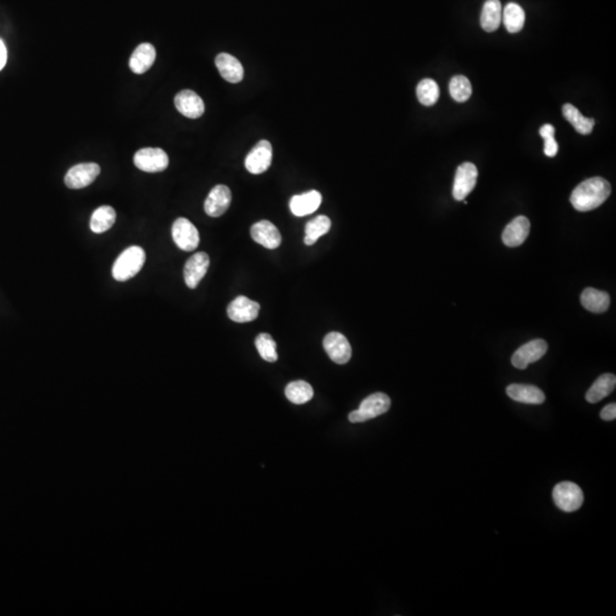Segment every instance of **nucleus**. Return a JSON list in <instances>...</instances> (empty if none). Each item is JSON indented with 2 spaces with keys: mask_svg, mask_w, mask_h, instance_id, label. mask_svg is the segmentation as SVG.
I'll return each mask as SVG.
<instances>
[{
  "mask_svg": "<svg viewBox=\"0 0 616 616\" xmlns=\"http://www.w3.org/2000/svg\"><path fill=\"white\" fill-rule=\"evenodd\" d=\"M321 203H322V196L317 191L313 190L292 196L289 205L294 216L303 217L315 212L321 205Z\"/></svg>",
  "mask_w": 616,
  "mask_h": 616,
  "instance_id": "obj_17",
  "label": "nucleus"
},
{
  "mask_svg": "<svg viewBox=\"0 0 616 616\" xmlns=\"http://www.w3.org/2000/svg\"><path fill=\"white\" fill-rule=\"evenodd\" d=\"M210 259L205 252H198L186 261L184 267V280L187 287L196 289L200 281L208 272Z\"/></svg>",
  "mask_w": 616,
  "mask_h": 616,
  "instance_id": "obj_14",
  "label": "nucleus"
},
{
  "mask_svg": "<svg viewBox=\"0 0 616 616\" xmlns=\"http://www.w3.org/2000/svg\"><path fill=\"white\" fill-rule=\"evenodd\" d=\"M215 63L221 77L224 78L226 81L231 83H238L242 81L245 70H243L241 62L236 57L227 54V53H221L216 57Z\"/></svg>",
  "mask_w": 616,
  "mask_h": 616,
  "instance_id": "obj_19",
  "label": "nucleus"
},
{
  "mask_svg": "<svg viewBox=\"0 0 616 616\" xmlns=\"http://www.w3.org/2000/svg\"><path fill=\"white\" fill-rule=\"evenodd\" d=\"M563 114L581 135H589L595 126V120L583 117L574 105L565 104L563 107Z\"/></svg>",
  "mask_w": 616,
  "mask_h": 616,
  "instance_id": "obj_27",
  "label": "nucleus"
},
{
  "mask_svg": "<svg viewBox=\"0 0 616 616\" xmlns=\"http://www.w3.org/2000/svg\"><path fill=\"white\" fill-rule=\"evenodd\" d=\"M330 228H331L330 218L324 215H320L317 217L313 218L312 221L307 223L306 227H305L306 235H305L303 242L306 245H315L316 241L321 236L328 233Z\"/></svg>",
  "mask_w": 616,
  "mask_h": 616,
  "instance_id": "obj_26",
  "label": "nucleus"
},
{
  "mask_svg": "<svg viewBox=\"0 0 616 616\" xmlns=\"http://www.w3.org/2000/svg\"><path fill=\"white\" fill-rule=\"evenodd\" d=\"M261 305L245 296L236 297L227 307V315L236 323L252 322L257 319Z\"/></svg>",
  "mask_w": 616,
  "mask_h": 616,
  "instance_id": "obj_12",
  "label": "nucleus"
},
{
  "mask_svg": "<svg viewBox=\"0 0 616 616\" xmlns=\"http://www.w3.org/2000/svg\"><path fill=\"white\" fill-rule=\"evenodd\" d=\"M390 408V396L383 392H376L363 399L360 408L350 412L348 419L353 423H365L386 413Z\"/></svg>",
  "mask_w": 616,
  "mask_h": 616,
  "instance_id": "obj_3",
  "label": "nucleus"
},
{
  "mask_svg": "<svg viewBox=\"0 0 616 616\" xmlns=\"http://www.w3.org/2000/svg\"><path fill=\"white\" fill-rule=\"evenodd\" d=\"M418 100L421 104L425 107H432L439 101V85L436 83L435 80L427 79L421 80L417 87Z\"/></svg>",
  "mask_w": 616,
  "mask_h": 616,
  "instance_id": "obj_30",
  "label": "nucleus"
},
{
  "mask_svg": "<svg viewBox=\"0 0 616 616\" xmlns=\"http://www.w3.org/2000/svg\"><path fill=\"white\" fill-rule=\"evenodd\" d=\"M254 343H256V348H257L261 359L271 363L278 361L279 356L276 352V343L271 334H258Z\"/></svg>",
  "mask_w": 616,
  "mask_h": 616,
  "instance_id": "obj_32",
  "label": "nucleus"
},
{
  "mask_svg": "<svg viewBox=\"0 0 616 616\" xmlns=\"http://www.w3.org/2000/svg\"><path fill=\"white\" fill-rule=\"evenodd\" d=\"M7 62V49L5 43L0 39V71L3 70L4 67L6 65Z\"/></svg>",
  "mask_w": 616,
  "mask_h": 616,
  "instance_id": "obj_35",
  "label": "nucleus"
},
{
  "mask_svg": "<svg viewBox=\"0 0 616 616\" xmlns=\"http://www.w3.org/2000/svg\"><path fill=\"white\" fill-rule=\"evenodd\" d=\"M581 303L589 312L604 313L610 307V294L605 292H599L597 289L587 288L581 294Z\"/></svg>",
  "mask_w": 616,
  "mask_h": 616,
  "instance_id": "obj_22",
  "label": "nucleus"
},
{
  "mask_svg": "<svg viewBox=\"0 0 616 616\" xmlns=\"http://www.w3.org/2000/svg\"><path fill=\"white\" fill-rule=\"evenodd\" d=\"M540 135L545 139V154L554 158L558 152V144L555 139V127L547 123L540 129Z\"/></svg>",
  "mask_w": 616,
  "mask_h": 616,
  "instance_id": "obj_33",
  "label": "nucleus"
},
{
  "mask_svg": "<svg viewBox=\"0 0 616 616\" xmlns=\"http://www.w3.org/2000/svg\"><path fill=\"white\" fill-rule=\"evenodd\" d=\"M552 497L556 506L566 512H577L584 500L582 490L572 481H561L556 485Z\"/></svg>",
  "mask_w": 616,
  "mask_h": 616,
  "instance_id": "obj_4",
  "label": "nucleus"
},
{
  "mask_svg": "<svg viewBox=\"0 0 616 616\" xmlns=\"http://www.w3.org/2000/svg\"><path fill=\"white\" fill-rule=\"evenodd\" d=\"M252 238L267 249H276L282 242V236L278 227L268 221H261L252 225Z\"/></svg>",
  "mask_w": 616,
  "mask_h": 616,
  "instance_id": "obj_16",
  "label": "nucleus"
},
{
  "mask_svg": "<svg viewBox=\"0 0 616 616\" xmlns=\"http://www.w3.org/2000/svg\"><path fill=\"white\" fill-rule=\"evenodd\" d=\"M479 172L475 165L472 163H465L458 167L454 178L453 198L458 201L466 199L468 194L474 190L477 183Z\"/></svg>",
  "mask_w": 616,
  "mask_h": 616,
  "instance_id": "obj_9",
  "label": "nucleus"
},
{
  "mask_svg": "<svg viewBox=\"0 0 616 616\" xmlns=\"http://www.w3.org/2000/svg\"><path fill=\"white\" fill-rule=\"evenodd\" d=\"M313 388L306 381H292L285 387V396L294 404H303L313 399Z\"/></svg>",
  "mask_w": 616,
  "mask_h": 616,
  "instance_id": "obj_29",
  "label": "nucleus"
},
{
  "mask_svg": "<svg viewBox=\"0 0 616 616\" xmlns=\"http://www.w3.org/2000/svg\"><path fill=\"white\" fill-rule=\"evenodd\" d=\"M530 221L525 216L516 217L503 231L502 241L507 247H519L525 242L530 234Z\"/></svg>",
  "mask_w": 616,
  "mask_h": 616,
  "instance_id": "obj_18",
  "label": "nucleus"
},
{
  "mask_svg": "<svg viewBox=\"0 0 616 616\" xmlns=\"http://www.w3.org/2000/svg\"><path fill=\"white\" fill-rule=\"evenodd\" d=\"M450 94L454 101L463 103L468 101L472 96V83L465 76H456L450 81Z\"/></svg>",
  "mask_w": 616,
  "mask_h": 616,
  "instance_id": "obj_31",
  "label": "nucleus"
},
{
  "mask_svg": "<svg viewBox=\"0 0 616 616\" xmlns=\"http://www.w3.org/2000/svg\"><path fill=\"white\" fill-rule=\"evenodd\" d=\"M272 159H273V150L270 142L259 141L257 145L249 152L248 156L245 158V168L249 172H252L254 175H259L266 172L272 165Z\"/></svg>",
  "mask_w": 616,
  "mask_h": 616,
  "instance_id": "obj_8",
  "label": "nucleus"
},
{
  "mask_svg": "<svg viewBox=\"0 0 616 616\" xmlns=\"http://www.w3.org/2000/svg\"><path fill=\"white\" fill-rule=\"evenodd\" d=\"M601 418L603 420L612 421L616 418V404L612 403L605 406L601 412Z\"/></svg>",
  "mask_w": 616,
  "mask_h": 616,
  "instance_id": "obj_34",
  "label": "nucleus"
},
{
  "mask_svg": "<svg viewBox=\"0 0 616 616\" xmlns=\"http://www.w3.org/2000/svg\"><path fill=\"white\" fill-rule=\"evenodd\" d=\"M172 235L178 248L184 252H193L199 245V231L186 218L176 219L172 224Z\"/></svg>",
  "mask_w": 616,
  "mask_h": 616,
  "instance_id": "obj_6",
  "label": "nucleus"
},
{
  "mask_svg": "<svg viewBox=\"0 0 616 616\" xmlns=\"http://www.w3.org/2000/svg\"><path fill=\"white\" fill-rule=\"evenodd\" d=\"M100 174L101 167L97 163H79L69 169L64 178L65 185L72 190H79L94 183Z\"/></svg>",
  "mask_w": 616,
  "mask_h": 616,
  "instance_id": "obj_7",
  "label": "nucleus"
},
{
  "mask_svg": "<svg viewBox=\"0 0 616 616\" xmlns=\"http://www.w3.org/2000/svg\"><path fill=\"white\" fill-rule=\"evenodd\" d=\"M323 347L329 357L337 364H346L352 357L350 341L339 332H330L323 339Z\"/></svg>",
  "mask_w": 616,
  "mask_h": 616,
  "instance_id": "obj_10",
  "label": "nucleus"
},
{
  "mask_svg": "<svg viewBox=\"0 0 616 616\" xmlns=\"http://www.w3.org/2000/svg\"><path fill=\"white\" fill-rule=\"evenodd\" d=\"M232 201V193L225 185L214 187L205 201V212L210 217H221L226 212Z\"/></svg>",
  "mask_w": 616,
  "mask_h": 616,
  "instance_id": "obj_13",
  "label": "nucleus"
},
{
  "mask_svg": "<svg viewBox=\"0 0 616 616\" xmlns=\"http://www.w3.org/2000/svg\"><path fill=\"white\" fill-rule=\"evenodd\" d=\"M146 254L141 247L132 245L120 254L112 267V276L119 282H125L137 275L144 266Z\"/></svg>",
  "mask_w": 616,
  "mask_h": 616,
  "instance_id": "obj_2",
  "label": "nucleus"
},
{
  "mask_svg": "<svg viewBox=\"0 0 616 616\" xmlns=\"http://www.w3.org/2000/svg\"><path fill=\"white\" fill-rule=\"evenodd\" d=\"M116 212L110 205H102L93 212L90 218V230L96 234L104 233L116 223Z\"/></svg>",
  "mask_w": 616,
  "mask_h": 616,
  "instance_id": "obj_25",
  "label": "nucleus"
},
{
  "mask_svg": "<svg viewBox=\"0 0 616 616\" xmlns=\"http://www.w3.org/2000/svg\"><path fill=\"white\" fill-rule=\"evenodd\" d=\"M507 394L510 399L525 404H542L546 401V395L542 390L532 385L512 383L507 387Z\"/></svg>",
  "mask_w": 616,
  "mask_h": 616,
  "instance_id": "obj_20",
  "label": "nucleus"
},
{
  "mask_svg": "<svg viewBox=\"0 0 616 616\" xmlns=\"http://www.w3.org/2000/svg\"><path fill=\"white\" fill-rule=\"evenodd\" d=\"M503 23L510 34H516L523 29L525 12L519 4L509 3L503 10Z\"/></svg>",
  "mask_w": 616,
  "mask_h": 616,
  "instance_id": "obj_28",
  "label": "nucleus"
},
{
  "mask_svg": "<svg viewBox=\"0 0 616 616\" xmlns=\"http://www.w3.org/2000/svg\"><path fill=\"white\" fill-rule=\"evenodd\" d=\"M502 21V7L499 0L485 1L481 14V25L486 32H493Z\"/></svg>",
  "mask_w": 616,
  "mask_h": 616,
  "instance_id": "obj_24",
  "label": "nucleus"
},
{
  "mask_svg": "<svg viewBox=\"0 0 616 616\" xmlns=\"http://www.w3.org/2000/svg\"><path fill=\"white\" fill-rule=\"evenodd\" d=\"M157 52L153 45L150 43H143L132 53L129 67L130 70L136 74H142L146 72L156 61Z\"/></svg>",
  "mask_w": 616,
  "mask_h": 616,
  "instance_id": "obj_21",
  "label": "nucleus"
},
{
  "mask_svg": "<svg viewBox=\"0 0 616 616\" xmlns=\"http://www.w3.org/2000/svg\"><path fill=\"white\" fill-rule=\"evenodd\" d=\"M175 107L179 114L190 119H198L205 114L203 98L190 89L178 93L175 97Z\"/></svg>",
  "mask_w": 616,
  "mask_h": 616,
  "instance_id": "obj_15",
  "label": "nucleus"
},
{
  "mask_svg": "<svg viewBox=\"0 0 616 616\" xmlns=\"http://www.w3.org/2000/svg\"><path fill=\"white\" fill-rule=\"evenodd\" d=\"M612 187L601 177L589 178L577 185L570 194V203L579 212H590L608 199Z\"/></svg>",
  "mask_w": 616,
  "mask_h": 616,
  "instance_id": "obj_1",
  "label": "nucleus"
},
{
  "mask_svg": "<svg viewBox=\"0 0 616 616\" xmlns=\"http://www.w3.org/2000/svg\"><path fill=\"white\" fill-rule=\"evenodd\" d=\"M616 377L612 374H601L587 392L586 399L589 403H598L610 395L615 390Z\"/></svg>",
  "mask_w": 616,
  "mask_h": 616,
  "instance_id": "obj_23",
  "label": "nucleus"
},
{
  "mask_svg": "<svg viewBox=\"0 0 616 616\" xmlns=\"http://www.w3.org/2000/svg\"><path fill=\"white\" fill-rule=\"evenodd\" d=\"M548 350V343L542 339H535L525 343L512 355V363L515 368L524 370L531 363L537 362Z\"/></svg>",
  "mask_w": 616,
  "mask_h": 616,
  "instance_id": "obj_11",
  "label": "nucleus"
},
{
  "mask_svg": "<svg viewBox=\"0 0 616 616\" xmlns=\"http://www.w3.org/2000/svg\"><path fill=\"white\" fill-rule=\"evenodd\" d=\"M134 163L142 172H160L168 167L169 158L163 149L145 147L136 152Z\"/></svg>",
  "mask_w": 616,
  "mask_h": 616,
  "instance_id": "obj_5",
  "label": "nucleus"
}]
</instances>
